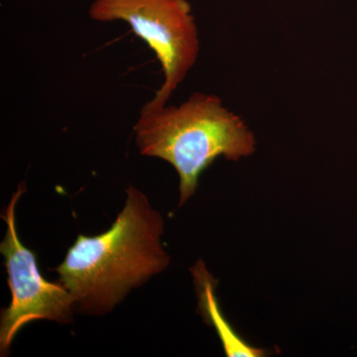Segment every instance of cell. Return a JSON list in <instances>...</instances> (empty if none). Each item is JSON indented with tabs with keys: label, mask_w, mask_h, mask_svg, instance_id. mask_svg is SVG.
<instances>
[{
	"label": "cell",
	"mask_w": 357,
	"mask_h": 357,
	"mask_svg": "<svg viewBox=\"0 0 357 357\" xmlns=\"http://www.w3.org/2000/svg\"><path fill=\"white\" fill-rule=\"evenodd\" d=\"M164 229V218L146 195L129 185L123 208L109 229L95 236L79 234L54 269L77 311L109 314L131 291L162 273L171 261L161 241Z\"/></svg>",
	"instance_id": "cell-1"
},
{
	"label": "cell",
	"mask_w": 357,
	"mask_h": 357,
	"mask_svg": "<svg viewBox=\"0 0 357 357\" xmlns=\"http://www.w3.org/2000/svg\"><path fill=\"white\" fill-rule=\"evenodd\" d=\"M142 156L168 162L178 176V206L197 191L199 176L218 157L238 161L255 152V134L218 96L196 93L178 107L148 102L134 126Z\"/></svg>",
	"instance_id": "cell-2"
},
{
	"label": "cell",
	"mask_w": 357,
	"mask_h": 357,
	"mask_svg": "<svg viewBox=\"0 0 357 357\" xmlns=\"http://www.w3.org/2000/svg\"><path fill=\"white\" fill-rule=\"evenodd\" d=\"M91 20L126 21L156 54L164 83L150 102L165 105L196 64L198 29L187 0H95Z\"/></svg>",
	"instance_id": "cell-3"
},
{
	"label": "cell",
	"mask_w": 357,
	"mask_h": 357,
	"mask_svg": "<svg viewBox=\"0 0 357 357\" xmlns=\"http://www.w3.org/2000/svg\"><path fill=\"white\" fill-rule=\"evenodd\" d=\"M21 182L2 213L6 234L0 243L11 292V302L0 316V356H7L14 338L23 326L40 319L61 325L72 323L77 305L60 281L46 280L39 271L37 256L23 245L16 229L15 208L26 192Z\"/></svg>",
	"instance_id": "cell-4"
},
{
	"label": "cell",
	"mask_w": 357,
	"mask_h": 357,
	"mask_svg": "<svg viewBox=\"0 0 357 357\" xmlns=\"http://www.w3.org/2000/svg\"><path fill=\"white\" fill-rule=\"evenodd\" d=\"M199 298V309L206 323L217 331L222 340L225 354L229 357H261L266 356L264 349L251 347L236 335L234 328L223 318L215 295V283L204 263L199 260L191 269Z\"/></svg>",
	"instance_id": "cell-5"
}]
</instances>
